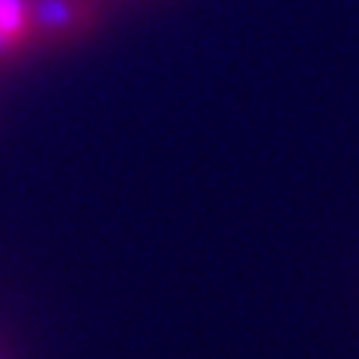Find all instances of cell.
Wrapping results in <instances>:
<instances>
[{"instance_id":"7a4b0ae2","label":"cell","mask_w":359,"mask_h":359,"mask_svg":"<svg viewBox=\"0 0 359 359\" xmlns=\"http://www.w3.org/2000/svg\"><path fill=\"white\" fill-rule=\"evenodd\" d=\"M102 4H105V0H102Z\"/></svg>"},{"instance_id":"6da1fadb","label":"cell","mask_w":359,"mask_h":359,"mask_svg":"<svg viewBox=\"0 0 359 359\" xmlns=\"http://www.w3.org/2000/svg\"><path fill=\"white\" fill-rule=\"evenodd\" d=\"M99 9L102 0H0V63L81 36Z\"/></svg>"}]
</instances>
